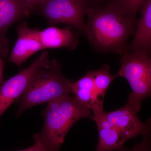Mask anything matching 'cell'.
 Wrapping results in <instances>:
<instances>
[{
	"label": "cell",
	"mask_w": 151,
	"mask_h": 151,
	"mask_svg": "<svg viewBox=\"0 0 151 151\" xmlns=\"http://www.w3.org/2000/svg\"><path fill=\"white\" fill-rule=\"evenodd\" d=\"M104 115L108 122L128 140L151 132V119L143 123L138 118L137 113L127 104L116 111H105Z\"/></svg>",
	"instance_id": "8"
},
{
	"label": "cell",
	"mask_w": 151,
	"mask_h": 151,
	"mask_svg": "<svg viewBox=\"0 0 151 151\" xmlns=\"http://www.w3.org/2000/svg\"><path fill=\"white\" fill-rule=\"evenodd\" d=\"M121 55V68L115 75L129 82L132 92L126 104L137 113L143 100L151 96V57L148 53L128 50Z\"/></svg>",
	"instance_id": "4"
},
{
	"label": "cell",
	"mask_w": 151,
	"mask_h": 151,
	"mask_svg": "<svg viewBox=\"0 0 151 151\" xmlns=\"http://www.w3.org/2000/svg\"><path fill=\"white\" fill-rule=\"evenodd\" d=\"M73 82L63 74L59 61L55 59L50 60L48 66L36 71L19 98L17 117L36 105L48 103L69 95Z\"/></svg>",
	"instance_id": "3"
},
{
	"label": "cell",
	"mask_w": 151,
	"mask_h": 151,
	"mask_svg": "<svg viewBox=\"0 0 151 151\" xmlns=\"http://www.w3.org/2000/svg\"><path fill=\"white\" fill-rule=\"evenodd\" d=\"M18 151H45L43 148L39 144L35 142L34 145L24 150Z\"/></svg>",
	"instance_id": "18"
},
{
	"label": "cell",
	"mask_w": 151,
	"mask_h": 151,
	"mask_svg": "<svg viewBox=\"0 0 151 151\" xmlns=\"http://www.w3.org/2000/svg\"><path fill=\"white\" fill-rule=\"evenodd\" d=\"M48 52L42 53L30 66L5 81L0 86V118L24 92L32 76L40 68L47 67L50 60Z\"/></svg>",
	"instance_id": "6"
},
{
	"label": "cell",
	"mask_w": 151,
	"mask_h": 151,
	"mask_svg": "<svg viewBox=\"0 0 151 151\" xmlns=\"http://www.w3.org/2000/svg\"><path fill=\"white\" fill-rule=\"evenodd\" d=\"M100 1L45 0L37 9L47 19L49 24H67L85 36L84 17L90 7Z\"/></svg>",
	"instance_id": "5"
},
{
	"label": "cell",
	"mask_w": 151,
	"mask_h": 151,
	"mask_svg": "<svg viewBox=\"0 0 151 151\" xmlns=\"http://www.w3.org/2000/svg\"><path fill=\"white\" fill-rule=\"evenodd\" d=\"M35 10L23 0H0V55L7 57L9 45L6 32L12 25L29 16Z\"/></svg>",
	"instance_id": "7"
},
{
	"label": "cell",
	"mask_w": 151,
	"mask_h": 151,
	"mask_svg": "<svg viewBox=\"0 0 151 151\" xmlns=\"http://www.w3.org/2000/svg\"><path fill=\"white\" fill-rule=\"evenodd\" d=\"M4 68V62L2 57L0 55V86L5 81L3 77V70Z\"/></svg>",
	"instance_id": "19"
},
{
	"label": "cell",
	"mask_w": 151,
	"mask_h": 151,
	"mask_svg": "<svg viewBox=\"0 0 151 151\" xmlns=\"http://www.w3.org/2000/svg\"><path fill=\"white\" fill-rule=\"evenodd\" d=\"M98 145L95 151H115L124 146L128 139L113 128H97Z\"/></svg>",
	"instance_id": "13"
},
{
	"label": "cell",
	"mask_w": 151,
	"mask_h": 151,
	"mask_svg": "<svg viewBox=\"0 0 151 151\" xmlns=\"http://www.w3.org/2000/svg\"><path fill=\"white\" fill-rule=\"evenodd\" d=\"M39 30L32 29L23 22L17 27L18 37L9 60L20 66L30 57L43 50L39 37Z\"/></svg>",
	"instance_id": "9"
},
{
	"label": "cell",
	"mask_w": 151,
	"mask_h": 151,
	"mask_svg": "<svg viewBox=\"0 0 151 151\" xmlns=\"http://www.w3.org/2000/svg\"><path fill=\"white\" fill-rule=\"evenodd\" d=\"M113 5L127 16L136 19L137 14L145 0H110Z\"/></svg>",
	"instance_id": "15"
},
{
	"label": "cell",
	"mask_w": 151,
	"mask_h": 151,
	"mask_svg": "<svg viewBox=\"0 0 151 151\" xmlns=\"http://www.w3.org/2000/svg\"><path fill=\"white\" fill-rule=\"evenodd\" d=\"M141 16L128 50L150 54L151 50V0H145L139 9Z\"/></svg>",
	"instance_id": "10"
},
{
	"label": "cell",
	"mask_w": 151,
	"mask_h": 151,
	"mask_svg": "<svg viewBox=\"0 0 151 151\" xmlns=\"http://www.w3.org/2000/svg\"><path fill=\"white\" fill-rule=\"evenodd\" d=\"M77 33L70 28L50 27L39 31V37L44 49L67 47L73 50L78 44Z\"/></svg>",
	"instance_id": "11"
},
{
	"label": "cell",
	"mask_w": 151,
	"mask_h": 151,
	"mask_svg": "<svg viewBox=\"0 0 151 151\" xmlns=\"http://www.w3.org/2000/svg\"><path fill=\"white\" fill-rule=\"evenodd\" d=\"M85 36L102 52L122 54L128 50L127 41L134 32L136 19L127 16L110 0H101L87 11Z\"/></svg>",
	"instance_id": "1"
},
{
	"label": "cell",
	"mask_w": 151,
	"mask_h": 151,
	"mask_svg": "<svg viewBox=\"0 0 151 151\" xmlns=\"http://www.w3.org/2000/svg\"><path fill=\"white\" fill-rule=\"evenodd\" d=\"M70 92L79 102L90 110L94 105L103 104V102L97 100L92 70L77 81H73L70 86Z\"/></svg>",
	"instance_id": "12"
},
{
	"label": "cell",
	"mask_w": 151,
	"mask_h": 151,
	"mask_svg": "<svg viewBox=\"0 0 151 151\" xmlns=\"http://www.w3.org/2000/svg\"><path fill=\"white\" fill-rule=\"evenodd\" d=\"M92 73L97 100L103 102L107 89L117 77L115 75H111L110 67L107 64H104L97 70H92Z\"/></svg>",
	"instance_id": "14"
},
{
	"label": "cell",
	"mask_w": 151,
	"mask_h": 151,
	"mask_svg": "<svg viewBox=\"0 0 151 151\" xmlns=\"http://www.w3.org/2000/svg\"><path fill=\"white\" fill-rule=\"evenodd\" d=\"M115 151H151V132L143 136L140 142L135 144L132 148H126L124 146Z\"/></svg>",
	"instance_id": "16"
},
{
	"label": "cell",
	"mask_w": 151,
	"mask_h": 151,
	"mask_svg": "<svg viewBox=\"0 0 151 151\" xmlns=\"http://www.w3.org/2000/svg\"><path fill=\"white\" fill-rule=\"evenodd\" d=\"M47 104L42 113L43 127L40 132L33 135L34 140L45 151H60L71 127L80 119L91 118L92 112L70 94Z\"/></svg>",
	"instance_id": "2"
},
{
	"label": "cell",
	"mask_w": 151,
	"mask_h": 151,
	"mask_svg": "<svg viewBox=\"0 0 151 151\" xmlns=\"http://www.w3.org/2000/svg\"><path fill=\"white\" fill-rule=\"evenodd\" d=\"M27 4L33 9L35 10L37 9L45 0H23Z\"/></svg>",
	"instance_id": "17"
}]
</instances>
